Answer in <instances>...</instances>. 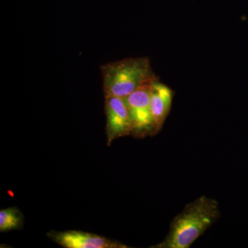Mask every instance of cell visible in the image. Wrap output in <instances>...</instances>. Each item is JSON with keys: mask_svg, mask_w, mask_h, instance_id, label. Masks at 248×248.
<instances>
[{"mask_svg": "<svg viewBox=\"0 0 248 248\" xmlns=\"http://www.w3.org/2000/svg\"><path fill=\"white\" fill-rule=\"evenodd\" d=\"M218 202L201 196L174 217L169 234L154 248H189L219 218Z\"/></svg>", "mask_w": 248, "mask_h": 248, "instance_id": "cell-1", "label": "cell"}, {"mask_svg": "<svg viewBox=\"0 0 248 248\" xmlns=\"http://www.w3.org/2000/svg\"><path fill=\"white\" fill-rule=\"evenodd\" d=\"M100 69L105 97L125 98L157 78L147 57L108 62Z\"/></svg>", "mask_w": 248, "mask_h": 248, "instance_id": "cell-2", "label": "cell"}, {"mask_svg": "<svg viewBox=\"0 0 248 248\" xmlns=\"http://www.w3.org/2000/svg\"><path fill=\"white\" fill-rule=\"evenodd\" d=\"M151 82L143 85L124 98L133 125L132 135L137 138L156 135L151 107Z\"/></svg>", "mask_w": 248, "mask_h": 248, "instance_id": "cell-3", "label": "cell"}, {"mask_svg": "<svg viewBox=\"0 0 248 248\" xmlns=\"http://www.w3.org/2000/svg\"><path fill=\"white\" fill-rule=\"evenodd\" d=\"M107 144L117 139L132 135L133 125L124 98L105 97Z\"/></svg>", "mask_w": 248, "mask_h": 248, "instance_id": "cell-4", "label": "cell"}, {"mask_svg": "<svg viewBox=\"0 0 248 248\" xmlns=\"http://www.w3.org/2000/svg\"><path fill=\"white\" fill-rule=\"evenodd\" d=\"M49 239L66 248H125V245L115 240L85 232L51 231L47 234Z\"/></svg>", "mask_w": 248, "mask_h": 248, "instance_id": "cell-5", "label": "cell"}, {"mask_svg": "<svg viewBox=\"0 0 248 248\" xmlns=\"http://www.w3.org/2000/svg\"><path fill=\"white\" fill-rule=\"evenodd\" d=\"M174 92L157 78L151 83V107L156 133H159L172 107Z\"/></svg>", "mask_w": 248, "mask_h": 248, "instance_id": "cell-6", "label": "cell"}, {"mask_svg": "<svg viewBox=\"0 0 248 248\" xmlns=\"http://www.w3.org/2000/svg\"><path fill=\"white\" fill-rule=\"evenodd\" d=\"M24 223V216L17 208L4 209L0 211V231L20 229Z\"/></svg>", "mask_w": 248, "mask_h": 248, "instance_id": "cell-7", "label": "cell"}]
</instances>
